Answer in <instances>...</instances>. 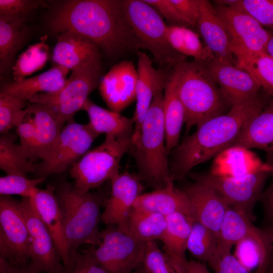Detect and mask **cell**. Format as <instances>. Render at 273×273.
<instances>
[{
	"label": "cell",
	"mask_w": 273,
	"mask_h": 273,
	"mask_svg": "<svg viewBox=\"0 0 273 273\" xmlns=\"http://www.w3.org/2000/svg\"><path fill=\"white\" fill-rule=\"evenodd\" d=\"M133 207L158 213L165 216L181 213L193 220L189 197L183 189L175 186L174 181L168 183L162 188L142 193L135 200Z\"/></svg>",
	"instance_id": "484cf974"
},
{
	"label": "cell",
	"mask_w": 273,
	"mask_h": 273,
	"mask_svg": "<svg viewBox=\"0 0 273 273\" xmlns=\"http://www.w3.org/2000/svg\"><path fill=\"white\" fill-rule=\"evenodd\" d=\"M99 135L89 123L74 120L62 128L57 144L49 158L36 164V178L64 172L76 164L88 151Z\"/></svg>",
	"instance_id": "7c38bea8"
},
{
	"label": "cell",
	"mask_w": 273,
	"mask_h": 273,
	"mask_svg": "<svg viewBox=\"0 0 273 273\" xmlns=\"http://www.w3.org/2000/svg\"><path fill=\"white\" fill-rule=\"evenodd\" d=\"M222 21L236 60L265 52L272 33L257 20L236 6L214 8Z\"/></svg>",
	"instance_id": "8fae6325"
},
{
	"label": "cell",
	"mask_w": 273,
	"mask_h": 273,
	"mask_svg": "<svg viewBox=\"0 0 273 273\" xmlns=\"http://www.w3.org/2000/svg\"><path fill=\"white\" fill-rule=\"evenodd\" d=\"M197 28L216 60L236 65L224 25L208 1L200 0Z\"/></svg>",
	"instance_id": "7402d4cb"
},
{
	"label": "cell",
	"mask_w": 273,
	"mask_h": 273,
	"mask_svg": "<svg viewBox=\"0 0 273 273\" xmlns=\"http://www.w3.org/2000/svg\"><path fill=\"white\" fill-rule=\"evenodd\" d=\"M263 170L273 171V165L264 164L249 149L234 146L215 157L209 173L221 177H239Z\"/></svg>",
	"instance_id": "cb8c5ba5"
},
{
	"label": "cell",
	"mask_w": 273,
	"mask_h": 273,
	"mask_svg": "<svg viewBox=\"0 0 273 273\" xmlns=\"http://www.w3.org/2000/svg\"><path fill=\"white\" fill-rule=\"evenodd\" d=\"M132 136L106 135L103 143L88 151L69 170L74 187L82 193L100 187L119 172L124 155L129 152Z\"/></svg>",
	"instance_id": "8992f818"
},
{
	"label": "cell",
	"mask_w": 273,
	"mask_h": 273,
	"mask_svg": "<svg viewBox=\"0 0 273 273\" xmlns=\"http://www.w3.org/2000/svg\"><path fill=\"white\" fill-rule=\"evenodd\" d=\"M191 204L192 219L214 232L218 237L220 226L229 206L211 187L194 181L183 189Z\"/></svg>",
	"instance_id": "d6986e66"
},
{
	"label": "cell",
	"mask_w": 273,
	"mask_h": 273,
	"mask_svg": "<svg viewBox=\"0 0 273 273\" xmlns=\"http://www.w3.org/2000/svg\"><path fill=\"white\" fill-rule=\"evenodd\" d=\"M160 13L172 25L189 27L190 25L181 15L171 0H144Z\"/></svg>",
	"instance_id": "c3c4849f"
},
{
	"label": "cell",
	"mask_w": 273,
	"mask_h": 273,
	"mask_svg": "<svg viewBox=\"0 0 273 273\" xmlns=\"http://www.w3.org/2000/svg\"><path fill=\"white\" fill-rule=\"evenodd\" d=\"M185 273H212L204 263L195 260H188Z\"/></svg>",
	"instance_id": "f5cc1de1"
},
{
	"label": "cell",
	"mask_w": 273,
	"mask_h": 273,
	"mask_svg": "<svg viewBox=\"0 0 273 273\" xmlns=\"http://www.w3.org/2000/svg\"><path fill=\"white\" fill-rule=\"evenodd\" d=\"M16 137L8 133L0 137V168L7 174L26 176L35 173L36 164L28 157L20 144L15 143Z\"/></svg>",
	"instance_id": "d6a6232c"
},
{
	"label": "cell",
	"mask_w": 273,
	"mask_h": 273,
	"mask_svg": "<svg viewBox=\"0 0 273 273\" xmlns=\"http://www.w3.org/2000/svg\"><path fill=\"white\" fill-rule=\"evenodd\" d=\"M164 89L155 95L143 122L139 138L129 153L134 158L137 176L154 190L174 181L168 163L164 121Z\"/></svg>",
	"instance_id": "277c9868"
},
{
	"label": "cell",
	"mask_w": 273,
	"mask_h": 273,
	"mask_svg": "<svg viewBox=\"0 0 273 273\" xmlns=\"http://www.w3.org/2000/svg\"><path fill=\"white\" fill-rule=\"evenodd\" d=\"M268 273H273V258Z\"/></svg>",
	"instance_id": "6f0895ef"
},
{
	"label": "cell",
	"mask_w": 273,
	"mask_h": 273,
	"mask_svg": "<svg viewBox=\"0 0 273 273\" xmlns=\"http://www.w3.org/2000/svg\"><path fill=\"white\" fill-rule=\"evenodd\" d=\"M191 27H197L200 17V0H171Z\"/></svg>",
	"instance_id": "681fc988"
},
{
	"label": "cell",
	"mask_w": 273,
	"mask_h": 273,
	"mask_svg": "<svg viewBox=\"0 0 273 273\" xmlns=\"http://www.w3.org/2000/svg\"><path fill=\"white\" fill-rule=\"evenodd\" d=\"M47 39V36L42 37L39 42L29 46L19 56L12 68L14 81L22 80L44 66L49 52Z\"/></svg>",
	"instance_id": "74e56055"
},
{
	"label": "cell",
	"mask_w": 273,
	"mask_h": 273,
	"mask_svg": "<svg viewBox=\"0 0 273 273\" xmlns=\"http://www.w3.org/2000/svg\"><path fill=\"white\" fill-rule=\"evenodd\" d=\"M81 110L88 114L89 124L99 135H113L119 138L132 136L134 123L132 118H127L111 110L95 104L88 99Z\"/></svg>",
	"instance_id": "4dcf8cb0"
},
{
	"label": "cell",
	"mask_w": 273,
	"mask_h": 273,
	"mask_svg": "<svg viewBox=\"0 0 273 273\" xmlns=\"http://www.w3.org/2000/svg\"><path fill=\"white\" fill-rule=\"evenodd\" d=\"M217 236L201 223L193 220L187 242V250L197 260L208 262L218 248Z\"/></svg>",
	"instance_id": "8d00e7d4"
},
{
	"label": "cell",
	"mask_w": 273,
	"mask_h": 273,
	"mask_svg": "<svg viewBox=\"0 0 273 273\" xmlns=\"http://www.w3.org/2000/svg\"><path fill=\"white\" fill-rule=\"evenodd\" d=\"M71 264L64 273H108L94 260L88 250L77 252L70 256Z\"/></svg>",
	"instance_id": "7dc6e473"
},
{
	"label": "cell",
	"mask_w": 273,
	"mask_h": 273,
	"mask_svg": "<svg viewBox=\"0 0 273 273\" xmlns=\"http://www.w3.org/2000/svg\"><path fill=\"white\" fill-rule=\"evenodd\" d=\"M69 71L64 67L57 65L38 75L5 84L1 87L0 94L26 101L39 93L54 94L65 85Z\"/></svg>",
	"instance_id": "4316f807"
},
{
	"label": "cell",
	"mask_w": 273,
	"mask_h": 273,
	"mask_svg": "<svg viewBox=\"0 0 273 273\" xmlns=\"http://www.w3.org/2000/svg\"><path fill=\"white\" fill-rule=\"evenodd\" d=\"M26 101L0 94V133L5 134L17 127L27 113Z\"/></svg>",
	"instance_id": "ab89813d"
},
{
	"label": "cell",
	"mask_w": 273,
	"mask_h": 273,
	"mask_svg": "<svg viewBox=\"0 0 273 273\" xmlns=\"http://www.w3.org/2000/svg\"><path fill=\"white\" fill-rule=\"evenodd\" d=\"M234 146L264 150L273 159V100L246 122Z\"/></svg>",
	"instance_id": "d4e9b609"
},
{
	"label": "cell",
	"mask_w": 273,
	"mask_h": 273,
	"mask_svg": "<svg viewBox=\"0 0 273 273\" xmlns=\"http://www.w3.org/2000/svg\"><path fill=\"white\" fill-rule=\"evenodd\" d=\"M163 96L166 147L169 154L178 145L185 123L184 109L177 92L176 76L172 68L167 76Z\"/></svg>",
	"instance_id": "f546056e"
},
{
	"label": "cell",
	"mask_w": 273,
	"mask_h": 273,
	"mask_svg": "<svg viewBox=\"0 0 273 273\" xmlns=\"http://www.w3.org/2000/svg\"><path fill=\"white\" fill-rule=\"evenodd\" d=\"M100 242L88 251L108 273H132L143 262L147 243L114 225L101 231Z\"/></svg>",
	"instance_id": "9c48e42d"
},
{
	"label": "cell",
	"mask_w": 273,
	"mask_h": 273,
	"mask_svg": "<svg viewBox=\"0 0 273 273\" xmlns=\"http://www.w3.org/2000/svg\"><path fill=\"white\" fill-rule=\"evenodd\" d=\"M52 58L57 65L72 71L86 63L101 61V50L88 38L67 31L57 36Z\"/></svg>",
	"instance_id": "ffe728a7"
},
{
	"label": "cell",
	"mask_w": 273,
	"mask_h": 273,
	"mask_svg": "<svg viewBox=\"0 0 273 273\" xmlns=\"http://www.w3.org/2000/svg\"><path fill=\"white\" fill-rule=\"evenodd\" d=\"M167 37L171 47L184 56L203 62L215 58L210 50L202 45L198 34L189 27L167 25Z\"/></svg>",
	"instance_id": "e575fe53"
},
{
	"label": "cell",
	"mask_w": 273,
	"mask_h": 273,
	"mask_svg": "<svg viewBox=\"0 0 273 273\" xmlns=\"http://www.w3.org/2000/svg\"><path fill=\"white\" fill-rule=\"evenodd\" d=\"M172 70L176 76L177 92L184 109L187 133L193 126L198 127L226 113L230 105L203 62L183 61Z\"/></svg>",
	"instance_id": "5b68a950"
},
{
	"label": "cell",
	"mask_w": 273,
	"mask_h": 273,
	"mask_svg": "<svg viewBox=\"0 0 273 273\" xmlns=\"http://www.w3.org/2000/svg\"><path fill=\"white\" fill-rule=\"evenodd\" d=\"M45 178H28L26 176L7 174L0 177L1 196L17 195L24 197H34L38 188L37 186Z\"/></svg>",
	"instance_id": "60d3db41"
},
{
	"label": "cell",
	"mask_w": 273,
	"mask_h": 273,
	"mask_svg": "<svg viewBox=\"0 0 273 273\" xmlns=\"http://www.w3.org/2000/svg\"><path fill=\"white\" fill-rule=\"evenodd\" d=\"M1 273H40L30 263L23 265H14L7 260L0 257Z\"/></svg>",
	"instance_id": "f907efd6"
},
{
	"label": "cell",
	"mask_w": 273,
	"mask_h": 273,
	"mask_svg": "<svg viewBox=\"0 0 273 273\" xmlns=\"http://www.w3.org/2000/svg\"><path fill=\"white\" fill-rule=\"evenodd\" d=\"M263 230L267 234L273 245V221H271V224L263 229Z\"/></svg>",
	"instance_id": "11a10c76"
},
{
	"label": "cell",
	"mask_w": 273,
	"mask_h": 273,
	"mask_svg": "<svg viewBox=\"0 0 273 273\" xmlns=\"http://www.w3.org/2000/svg\"><path fill=\"white\" fill-rule=\"evenodd\" d=\"M20 203L28 231L29 263L40 273H64L65 267L33 198H22Z\"/></svg>",
	"instance_id": "5bb4252c"
},
{
	"label": "cell",
	"mask_w": 273,
	"mask_h": 273,
	"mask_svg": "<svg viewBox=\"0 0 273 273\" xmlns=\"http://www.w3.org/2000/svg\"><path fill=\"white\" fill-rule=\"evenodd\" d=\"M48 27L56 33L79 34L111 57L143 49L126 17L122 0L66 1L54 11Z\"/></svg>",
	"instance_id": "6da1fadb"
},
{
	"label": "cell",
	"mask_w": 273,
	"mask_h": 273,
	"mask_svg": "<svg viewBox=\"0 0 273 273\" xmlns=\"http://www.w3.org/2000/svg\"><path fill=\"white\" fill-rule=\"evenodd\" d=\"M26 108L35 129L37 159L44 161L54 151L63 127L43 105L31 103Z\"/></svg>",
	"instance_id": "f1b7e54d"
},
{
	"label": "cell",
	"mask_w": 273,
	"mask_h": 273,
	"mask_svg": "<svg viewBox=\"0 0 273 273\" xmlns=\"http://www.w3.org/2000/svg\"><path fill=\"white\" fill-rule=\"evenodd\" d=\"M111 191L102 213L101 221L106 225H114L129 234V216L136 198L144 186L136 174L125 171L111 180Z\"/></svg>",
	"instance_id": "9a60e30c"
},
{
	"label": "cell",
	"mask_w": 273,
	"mask_h": 273,
	"mask_svg": "<svg viewBox=\"0 0 273 273\" xmlns=\"http://www.w3.org/2000/svg\"><path fill=\"white\" fill-rule=\"evenodd\" d=\"M102 73L101 61L86 63L72 70L63 87L54 94L39 93L29 101L43 105L60 125L74 120V116L98 86Z\"/></svg>",
	"instance_id": "ba28073f"
},
{
	"label": "cell",
	"mask_w": 273,
	"mask_h": 273,
	"mask_svg": "<svg viewBox=\"0 0 273 273\" xmlns=\"http://www.w3.org/2000/svg\"><path fill=\"white\" fill-rule=\"evenodd\" d=\"M235 246L234 256L250 273H268L273 245L263 230L256 227Z\"/></svg>",
	"instance_id": "603a6c76"
},
{
	"label": "cell",
	"mask_w": 273,
	"mask_h": 273,
	"mask_svg": "<svg viewBox=\"0 0 273 273\" xmlns=\"http://www.w3.org/2000/svg\"><path fill=\"white\" fill-rule=\"evenodd\" d=\"M25 22L0 17V71L7 72L13 67V62L18 51L27 39L28 30Z\"/></svg>",
	"instance_id": "1f68e13d"
},
{
	"label": "cell",
	"mask_w": 273,
	"mask_h": 273,
	"mask_svg": "<svg viewBox=\"0 0 273 273\" xmlns=\"http://www.w3.org/2000/svg\"><path fill=\"white\" fill-rule=\"evenodd\" d=\"M267 103L260 93L197 127L194 133L187 136L172 150L170 169L174 180L184 178L193 167L231 147L246 122Z\"/></svg>",
	"instance_id": "7a4b0ae2"
},
{
	"label": "cell",
	"mask_w": 273,
	"mask_h": 273,
	"mask_svg": "<svg viewBox=\"0 0 273 273\" xmlns=\"http://www.w3.org/2000/svg\"><path fill=\"white\" fill-rule=\"evenodd\" d=\"M256 228L252 219L248 215L229 206L218 233V247L231 251L233 246Z\"/></svg>",
	"instance_id": "d590c367"
},
{
	"label": "cell",
	"mask_w": 273,
	"mask_h": 273,
	"mask_svg": "<svg viewBox=\"0 0 273 273\" xmlns=\"http://www.w3.org/2000/svg\"><path fill=\"white\" fill-rule=\"evenodd\" d=\"M132 273H149L145 267L143 263H140Z\"/></svg>",
	"instance_id": "9f6ffc18"
},
{
	"label": "cell",
	"mask_w": 273,
	"mask_h": 273,
	"mask_svg": "<svg viewBox=\"0 0 273 273\" xmlns=\"http://www.w3.org/2000/svg\"><path fill=\"white\" fill-rule=\"evenodd\" d=\"M16 130L20 145L33 162L37 159L36 140L34 127L28 111L23 120L16 127Z\"/></svg>",
	"instance_id": "bcb514c9"
},
{
	"label": "cell",
	"mask_w": 273,
	"mask_h": 273,
	"mask_svg": "<svg viewBox=\"0 0 273 273\" xmlns=\"http://www.w3.org/2000/svg\"><path fill=\"white\" fill-rule=\"evenodd\" d=\"M54 186L70 256L82 244L97 246L100 240L101 209L109 196L103 190L81 192L65 179Z\"/></svg>",
	"instance_id": "3957f363"
},
{
	"label": "cell",
	"mask_w": 273,
	"mask_h": 273,
	"mask_svg": "<svg viewBox=\"0 0 273 273\" xmlns=\"http://www.w3.org/2000/svg\"><path fill=\"white\" fill-rule=\"evenodd\" d=\"M137 69L132 62L114 65L101 80L100 94L110 110L120 113L136 100Z\"/></svg>",
	"instance_id": "ac0fdd59"
},
{
	"label": "cell",
	"mask_w": 273,
	"mask_h": 273,
	"mask_svg": "<svg viewBox=\"0 0 273 273\" xmlns=\"http://www.w3.org/2000/svg\"><path fill=\"white\" fill-rule=\"evenodd\" d=\"M236 66L248 72L266 94L273 97V59L265 52L237 59Z\"/></svg>",
	"instance_id": "f35d334b"
},
{
	"label": "cell",
	"mask_w": 273,
	"mask_h": 273,
	"mask_svg": "<svg viewBox=\"0 0 273 273\" xmlns=\"http://www.w3.org/2000/svg\"><path fill=\"white\" fill-rule=\"evenodd\" d=\"M33 199L37 211L53 238L65 268L68 267L71 264L70 254L54 185L48 184L44 189H38Z\"/></svg>",
	"instance_id": "44dd1931"
},
{
	"label": "cell",
	"mask_w": 273,
	"mask_h": 273,
	"mask_svg": "<svg viewBox=\"0 0 273 273\" xmlns=\"http://www.w3.org/2000/svg\"><path fill=\"white\" fill-rule=\"evenodd\" d=\"M265 53L273 59V34L270 37L267 43Z\"/></svg>",
	"instance_id": "db71d44e"
},
{
	"label": "cell",
	"mask_w": 273,
	"mask_h": 273,
	"mask_svg": "<svg viewBox=\"0 0 273 273\" xmlns=\"http://www.w3.org/2000/svg\"><path fill=\"white\" fill-rule=\"evenodd\" d=\"M272 172L263 170L242 177H225L190 171L187 176L211 187L229 207L243 212L253 220L254 206L260 201L265 183Z\"/></svg>",
	"instance_id": "30bf717a"
},
{
	"label": "cell",
	"mask_w": 273,
	"mask_h": 273,
	"mask_svg": "<svg viewBox=\"0 0 273 273\" xmlns=\"http://www.w3.org/2000/svg\"><path fill=\"white\" fill-rule=\"evenodd\" d=\"M126 17L142 42L148 50L159 68L170 70L185 56L175 51L167 37V25L159 12L144 0H122Z\"/></svg>",
	"instance_id": "52a82bcc"
},
{
	"label": "cell",
	"mask_w": 273,
	"mask_h": 273,
	"mask_svg": "<svg viewBox=\"0 0 273 273\" xmlns=\"http://www.w3.org/2000/svg\"><path fill=\"white\" fill-rule=\"evenodd\" d=\"M271 174L273 175V172ZM260 201L266 218L273 221V179L269 186L263 192Z\"/></svg>",
	"instance_id": "816d5d0a"
},
{
	"label": "cell",
	"mask_w": 273,
	"mask_h": 273,
	"mask_svg": "<svg viewBox=\"0 0 273 273\" xmlns=\"http://www.w3.org/2000/svg\"><path fill=\"white\" fill-rule=\"evenodd\" d=\"M207 263L215 273H250L230 250L219 247Z\"/></svg>",
	"instance_id": "f6af8a7d"
},
{
	"label": "cell",
	"mask_w": 273,
	"mask_h": 273,
	"mask_svg": "<svg viewBox=\"0 0 273 273\" xmlns=\"http://www.w3.org/2000/svg\"><path fill=\"white\" fill-rule=\"evenodd\" d=\"M142 263L149 273H177L168 256L155 241L147 242Z\"/></svg>",
	"instance_id": "ee69618b"
},
{
	"label": "cell",
	"mask_w": 273,
	"mask_h": 273,
	"mask_svg": "<svg viewBox=\"0 0 273 273\" xmlns=\"http://www.w3.org/2000/svg\"><path fill=\"white\" fill-rule=\"evenodd\" d=\"M166 228V216L132 207L129 216V231L135 238L145 243L161 240Z\"/></svg>",
	"instance_id": "836d02e7"
},
{
	"label": "cell",
	"mask_w": 273,
	"mask_h": 273,
	"mask_svg": "<svg viewBox=\"0 0 273 273\" xmlns=\"http://www.w3.org/2000/svg\"><path fill=\"white\" fill-rule=\"evenodd\" d=\"M48 7L43 1L0 0V17L26 22L35 10Z\"/></svg>",
	"instance_id": "b9f144b4"
},
{
	"label": "cell",
	"mask_w": 273,
	"mask_h": 273,
	"mask_svg": "<svg viewBox=\"0 0 273 273\" xmlns=\"http://www.w3.org/2000/svg\"><path fill=\"white\" fill-rule=\"evenodd\" d=\"M166 228L161 239L164 252L169 257L177 273H185L188 262L186 252L193 220L181 213L166 216Z\"/></svg>",
	"instance_id": "83f0119b"
},
{
	"label": "cell",
	"mask_w": 273,
	"mask_h": 273,
	"mask_svg": "<svg viewBox=\"0 0 273 273\" xmlns=\"http://www.w3.org/2000/svg\"><path fill=\"white\" fill-rule=\"evenodd\" d=\"M0 257L14 265L30 262L28 231L20 201L0 197Z\"/></svg>",
	"instance_id": "4fadbf2b"
},
{
	"label": "cell",
	"mask_w": 273,
	"mask_h": 273,
	"mask_svg": "<svg viewBox=\"0 0 273 273\" xmlns=\"http://www.w3.org/2000/svg\"><path fill=\"white\" fill-rule=\"evenodd\" d=\"M229 6L247 13L273 34V0H234Z\"/></svg>",
	"instance_id": "7bdbcfd3"
},
{
	"label": "cell",
	"mask_w": 273,
	"mask_h": 273,
	"mask_svg": "<svg viewBox=\"0 0 273 273\" xmlns=\"http://www.w3.org/2000/svg\"><path fill=\"white\" fill-rule=\"evenodd\" d=\"M203 63L231 107L247 102L260 93L261 87L247 71L215 58Z\"/></svg>",
	"instance_id": "2e32d148"
},
{
	"label": "cell",
	"mask_w": 273,
	"mask_h": 273,
	"mask_svg": "<svg viewBox=\"0 0 273 273\" xmlns=\"http://www.w3.org/2000/svg\"><path fill=\"white\" fill-rule=\"evenodd\" d=\"M136 105L132 117L134 123L132 142L139 137L143 122L156 93L164 89L169 72L161 68L155 69L152 60L145 53L138 51Z\"/></svg>",
	"instance_id": "e0dca14e"
}]
</instances>
